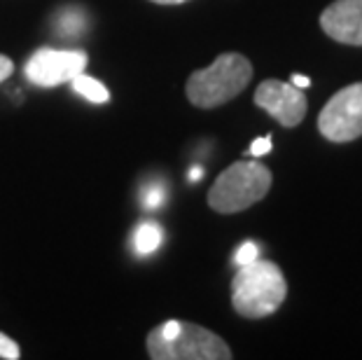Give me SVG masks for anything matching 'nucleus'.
<instances>
[{"label":"nucleus","mask_w":362,"mask_h":360,"mask_svg":"<svg viewBox=\"0 0 362 360\" xmlns=\"http://www.w3.org/2000/svg\"><path fill=\"white\" fill-rule=\"evenodd\" d=\"M252 101H255L257 108L269 112L285 129H295L302 124L306 110H309L304 89L283 80H264L255 89Z\"/></svg>","instance_id":"nucleus-7"},{"label":"nucleus","mask_w":362,"mask_h":360,"mask_svg":"<svg viewBox=\"0 0 362 360\" xmlns=\"http://www.w3.org/2000/svg\"><path fill=\"white\" fill-rule=\"evenodd\" d=\"M68 84L73 87V91H78L80 96H84L91 103H107L110 101V91L105 89V84L98 82L96 78H91V75L80 73V75H75Z\"/></svg>","instance_id":"nucleus-10"},{"label":"nucleus","mask_w":362,"mask_h":360,"mask_svg":"<svg viewBox=\"0 0 362 360\" xmlns=\"http://www.w3.org/2000/svg\"><path fill=\"white\" fill-rule=\"evenodd\" d=\"M292 84H295V87H299V89H309L311 87V80L306 78V75H292V80H290Z\"/></svg>","instance_id":"nucleus-16"},{"label":"nucleus","mask_w":362,"mask_h":360,"mask_svg":"<svg viewBox=\"0 0 362 360\" xmlns=\"http://www.w3.org/2000/svg\"><path fill=\"white\" fill-rule=\"evenodd\" d=\"M252 80V64L238 52H222L208 68L189 75L185 94L197 108L211 110L229 103Z\"/></svg>","instance_id":"nucleus-3"},{"label":"nucleus","mask_w":362,"mask_h":360,"mask_svg":"<svg viewBox=\"0 0 362 360\" xmlns=\"http://www.w3.org/2000/svg\"><path fill=\"white\" fill-rule=\"evenodd\" d=\"M204 178V168L202 166H192L189 168V182H199Z\"/></svg>","instance_id":"nucleus-17"},{"label":"nucleus","mask_w":362,"mask_h":360,"mask_svg":"<svg viewBox=\"0 0 362 360\" xmlns=\"http://www.w3.org/2000/svg\"><path fill=\"white\" fill-rule=\"evenodd\" d=\"M320 28L334 42L362 47V0H334L322 10Z\"/></svg>","instance_id":"nucleus-8"},{"label":"nucleus","mask_w":362,"mask_h":360,"mask_svg":"<svg viewBox=\"0 0 362 360\" xmlns=\"http://www.w3.org/2000/svg\"><path fill=\"white\" fill-rule=\"evenodd\" d=\"M257 257H259V246H257V243H252V241H245L243 246L236 250L234 262L241 267V265L252 262V260H257Z\"/></svg>","instance_id":"nucleus-11"},{"label":"nucleus","mask_w":362,"mask_h":360,"mask_svg":"<svg viewBox=\"0 0 362 360\" xmlns=\"http://www.w3.org/2000/svg\"><path fill=\"white\" fill-rule=\"evenodd\" d=\"M0 358H5V360H19L21 358L19 344L14 339H10L5 332H0Z\"/></svg>","instance_id":"nucleus-12"},{"label":"nucleus","mask_w":362,"mask_h":360,"mask_svg":"<svg viewBox=\"0 0 362 360\" xmlns=\"http://www.w3.org/2000/svg\"><path fill=\"white\" fill-rule=\"evenodd\" d=\"M87 64L89 57L82 50L40 47L26 61L24 75L35 87H59V84H68L75 75L84 73Z\"/></svg>","instance_id":"nucleus-6"},{"label":"nucleus","mask_w":362,"mask_h":360,"mask_svg":"<svg viewBox=\"0 0 362 360\" xmlns=\"http://www.w3.org/2000/svg\"><path fill=\"white\" fill-rule=\"evenodd\" d=\"M288 281L272 260H252L241 265L232 279V306L243 318H267L283 306Z\"/></svg>","instance_id":"nucleus-2"},{"label":"nucleus","mask_w":362,"mask_h":360,"mask_svg":"<svg viewBox=\"0 0 362 360\" xmlns=\"http://www.w3.org/2000/svg\"><path fill=\"white\" fill-rule=\"evenodd\" d=\"M318 132L329 143H351L362 136V82L339 89L322 105Z\"/></svg>","instance_id":"nucleus-5"},{"label":"nucleus","mask_w":362,"mask_h":360,"mask_svg":"<svg viewBox=\"0 0 362 360\" xmlns=\"http://www.w3.org/2000/svg\"><path fill=\"white\" fill-rule=\"evenodd\" d=\"M274 175L259 162H234L208 190V206L215 213L232 216L262 202L272 190Z\"/></svg>","instance_id":"nucleus-4"},{"label":"nucleus","mask_w":362,"mask_h":360,"mask_svg":"<svg viewBox=\"0 0 362 360\" xmlns=\"http://www.w3.org/2000/svg\"><path fill=\"white\" fill-rule=\"evenodd\" d=\"M14 73V61L10 57L0 54V82H5Z\"/></svg>","instance_id":"nucleus-15"},{"label":"nucleus","mask_w":362,"mask_h":360,"mask_svg":"<svg viewBox=\"0 0 362 360\" xmlns=\"http://www.w3.org/2000/svg\"><path fill=\"white\" fill-rule=\"evenodd\" d=\"M152 360H229L232 349L220 335L187 320H166L145 339Z\"/></svg>","instance_id":"nucleus-1"},{"label":"nucleus","mask_w":362,"mask_h":360,"mask_svg":"<svg viewBox=\"0 0 362 360\" xmlns=\"http://www.w3.org/2000/svg\"><path fill=\"white\" fill-rule=\"evenodd\" d=\"M161 241H164V229H161L157 222L152 220H143L141 225L134 229V250L138 255H150L155 252Z\"/></svg>","instance_id":"nucleus-9"},{"label":"nucleus","mask_w":362,"mask_h":360,"mask_svg":"<svg viewBox=\"0 0 362 360\" xmlns=\"http://www.w3.org/2000/svg\"><path fill=\"white\" fill-rule=\"evenodd\" d=\"M150 3H157V5H180V3H187V0H150Z\"/></svg>","instance_id":"nucleus-18"},{"label":"nucleus","mask_w":362,"mask_h":360,"mask_svg":"<svg viewBox=\"0 0 362 360\" xmlns=\"http://www.w3.org/2000/svg\"><path fill=\"white\" fill-rule=\"evenodd\" d=\"M164 199H166V190L161 185H152V187L145 190L143 204H145V209H157V206H161Z\"/></svg>","instance_id":"nucleus-13"},{"label":"nucleus","mask_w":362,"mask_h":360,"mask_svg":"<svg viewBox=\"0 0 362 360\" xmlns=\"http://www.w3.org/2000/svg\"><path fill=\"white\" fill-rule=\"evenodd\" d=\"M272 150V136H264V139H255L250 145V155L252 157H262Z\"/></svg>","instance_id":"nucleus-14"}]
</instances>
